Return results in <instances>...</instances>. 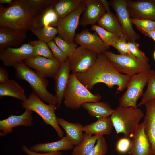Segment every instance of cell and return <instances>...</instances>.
Listing matches in <instances>:
<instances>
[{
  "instance_id": "30bf717a",
  "label": "cell",
  "mask_w": 155,
  "mask_h": 155,
  "mask_svg": "<svg viewBox=\"0 0 155 155\" xmlns=\"http://www.w3.org/2000/svg\"><path fill=\"white\" fill-rule=\"evenodd\" d=\"M98 54L87 49L80 46L68 57L71 71L74 74L84 72L96 61Z\"/></svg>"
},
{
  "instance_id": "7402d4cb",
  "label": "cell",
  "mask_w": 155,
  "mask_h": 155,
  "mask_svg": "<svg viewBox=\"0 0 155 155\" xmlns=\"http://www.w3.org/2000/svg\"><path fill=\"white\" fill-rule=\"evenodd\" d=\"M106 10L97 22V25L106 30L120 36L123 34L121 26L117 16L110 10L109 3L106 0H101Z\"/></svg>"
},
{
  "instance_id": "277c9868",
  "label": "cell",
  "mask_w": 155,
  "mask_h": 155,
  "mask_svg": "<svg viewBox=\"0 0 155 155\" xmlns=\"http://www.w3.org/2000/svg\"><path fill=\"white\" fill-rule=\"evenodd\" d=\"M14 67L17 78L28 82L33 92L42 101L49 104L57 105V98L55 95L48 90V81L46 78L40 76L23 61L16 64Z\"/></svg>"
},
{
  "instance_id": "7dc6e473",
  "label": "cell",
  "mask_w": 155,
  "mask_h": 155,
  "mask_svg": "<svg viewBox=\"0 0 155 155\" xmlns=\"http://www.w3.org/2000/svg\"><path fill=\"white\" fill-rule=\"evenodd\" d=\"M153 57L154 59L155 60V50L154 51V53H153Z\"/></svg>"
},
{
  "instance_id": "f35d334b",
  "label": "cell",
  "mask_w": 155,
  "mask_h": 155,
  "mask_svg": "<svg viewBox=\"0 0 155 155\" xmlns=\"http://www.w3.org/2000/svg\"><path fill=\"white\" fill-rule=\"evenodd\" d=\"M128 49L130 53L136 58L144 61H148L149 59L146 56L145 53L139 49L140 44L135 41L127 42Z\"/></svg>"
},
{
  "instance_id": "d6a6232c",
  "label": "cell",
  "mask_w": 155,
  "mask_h": 155,
  "mask_svg": "<svg viewBox=\"0 0 155 155\" xmlns=\"http://www.w3.org/2000/svg\"><path fill=\"white\" fill-rule=\"evenodd\" d=\"M154 98H155V71L151 69L148 73L147 89L142 95L140 102L137 105V107L144 105L147 102Z\"/></svg>"
},
{
  "instance_id": "cb8c5ba5",
  "label": "cell",
  "mask_w": 155,
  "mask_h": 155,
  "mask_svg": "<svg viewBox=\"0 0 155 155\" xmlns=\"http://www.w3.org/2000/svg\"><path fill=\"white\" fill-rule=\"evenodd\" d=\"M74 146L65 135L58 141L51 142L38 143L31 146L30 149L37 152L48 153L71 150L73 149Z\"/></svg>"
},
{
  "instance_id": "60d3db41",
  "label": "cell",
  "mask_w": 155,
  "mask_h": 155,
  "mask_svg": "<svg viewBox=\"0 0 155 155\" xmlns=\"http://www.w3.org/2000/svg\"><path fill=\"white\" fill-rule=\"evenodd\" d=\"M54 58L61 63L64 62L68 58L66 54L57 46L53 40L47 43Z\"/></svg>"
},
{
  "instance_id": "d6986e66",
  "label": "cell",
  "mask_w": 155,
  "mask_h": 155,
  "mask_svg": "<svg viewBox=\"0 0 155 155\" xmlns=\"http://www.w3.org/2000/svg\"><path fill=\"white\" fill-rule=\"evenodd\" d=\"M149 143L142 122L140 124L131 140L129 155H149Z\"/></svg>"
},
{
  "instance_id": "8d00e7d4",
  "label": "cell",
  "mask_w": 155,
  "mask_h": 155,
  "mask_svg": "<svg viewBox=\"0 0 155 155\" xmlns=\"http://www.w3.org/2000/svg\"><path fill=\"white\" fill-rule=\"evenodd\" d=\"M53 40L57 46L64 52L68 57L70 56L77 48L78 44L68 42L59 36H56Z\"/></svg>"
},
{
  "instance_id": "d4e9b609",
  "label": "cell",
  "mask_w": 155,
  "mask_h": 155,
  "mask_svg": "<svg viewBox=\"0 0 155 155\" xmlns=\"http://www.w3.org/2000/svg\"><path fill=\"white\" fill-rule=\"evenodd\" d=\"M57 121L65 132L66 135L74 145L79 144L82 141L84 126L78 123H71L61 118H57Z\"/></svg>"
},
{
  "instance_id": "f6af8a7d",
  "label": "cell",
  "mask_w": 155,
  "mask_h": 155,
  "mask_svg": "<svg viewBox=\"0 0 155 155\" xmlns=\"http://www.w3.org/2000/svg\"><path fill=\"white\" fill-rule=\"evenodd\" d=\"M136 27L142 34L152 38L155 42V31H148L138 26Z\"/></svg>"
},
{
  "instance_id": "4fadbf2b",
  "label": "cell",
  "mask_w": 155,
  "mask_h": 155,
  "mask_svg": "<svg viewBox=\"0 0 155 155\" xmlns=\"http://www.w3.org/2000/svg\"><path fill=\"white\" fill-rule=\"evenodd\" d=\"M24 63L34 69L40 76L44 78H54L58 71L61 63L54 59L36 56L25 59Z\"/></svg>"
},
{
  "instance_id": "44dd1931",
  "label": "cell",
  "mask_w": 155,
  "mask_h": 155,
  "mask_svg": "<svg viewBox=\"0 0 155 155\" xmlns=\"http://www.w3.org/2000/svg\"><path fill=\"white\" fill-rule=\"evenodd\" d=\"M26 34L11 28L0 27V51L9 47L20 46L27 38Z\"/></svg>"
},
{
  "instance_id": "8fae6325",
  "label": "cell",
  "mask_w": 155,
  "mask_h": 155,
  "mask_svg": "<svg viewBox=\"0 0 155 155\" xmlns=\"http://www.w3.org/2000/svg\"><path fill=\"white\" fill-rule=\"evenodd\" d=\"M110 4L115 11L127 42L135 41L140 36L133 29L127 9L126 0H112Z\"/></svg>"
},
{
  "instance_id": "603a6c76",
  "label": "cell",
  "mask_w": 155,
  "mask_h": 155,
  "mask_svg": "<svg viewBox=\"0 0 155 155\" xmlns=\"http://www.w3.org/2000/svg\"><path fill=\"white\" fill-rule=\"evenodd\" d=\"M53 3L33 18L32 28L57 27L60 18L53 8Z\"/></svg>"
},
{
  "instance_id": "e0dca14e",
  "label": "cell",
  "mask_w": 155,
  "mask_h": 155,
  "mask_svg": "<svg viewBox=\"0 0 155 155\" xmlns=\"http://www.w3.org/2000/svg\"><path fill=\"white\" fill-rule=\"evenodd\" d=\"M85 1L86 7L79 22V24L83 27L95 24L106 11L101 0Z\"/></svg>"
},
{
  "instance_id": "e575fe53",
  "label": "cell",
  "mask_w": 155,
  "mask_h": 155,
  "mask_svg": "<svg viewBox=\"0 0 155 155\" xmlns=\"http://www.w3.org/2000/svg\"><path fill=\"white\" fill-rule=\"evenodd\" d=\"M54 0H26L29 9L33 18L44 9L52 4Z\"/></svg>"
},
{
  "instance_id": "484cf974",
  "label": "cell",
  "mask_w": 155,
  "mask_h": 155,
  "mask_svg": "<svg viewBox=\"0 0 155 155\" xmlns=\"http://www.w3.org/2000/svg\"><path fill=\"white\" fill-rule=\"evenodd\" d=\"M113 127L109 116L98 119L96 121L84 126L83 131L91 135L101 136L109 135Z\"/></svg>"
},
{
  "instance_id": "d590c367",
  "label": "cell",
  "mask_w": 155,
  "mask_h": 155,
  "mask_svg": "<svg viewBox=\"0 0 155 155\" xmlns=\"http://www.w3.org/2000/svg\"><path fill=\"white\" fill-rule=\"evenodd\" d=\"M108 151L106 139L102 136L98 139L94 146L85 155H106Z\"/></svg>"
},
{
  "instance_id": "5bb4252c",
  "label": "cell",
  "mask_w": 155,
  "mask_h": 155,
  "mask_svg": "<svg viewBox=\"0 0 155 155\" xmlns=\"http://www.w3.org/2000/svg\"><path fill=\"white\" fill-rule=\"evenodd\" d=\"M130 18L155 21V0H126Z\"/></svg>"
},
{
  "instance_id": "52a82bcc",
  "label": "cell",
  "mask_w": 155,
  "mask_h": 155,
  "mask_svg": "<svg viewBox=\"0 0 155 155\" xmlns=\"http://www.w3.org/2000/svg\"><path fill=\"white\" fill-rule=\"evenodd\" d=\"M103 53L119 72L130 77L142 73L149 72L151 69L148 61L133 55L117 54L108 51Z\"/></svg>"
},
{
  "instance_id": "9c48e42d",
  "label": "cell",
  "mask_w": 155,
  "mask_h": 155,
  "mask_svg": "<svg viewBox=\"0 0 155 155\" xmlns=\"http://www.w3.org/2000/svg\"><path fill=\"white\" fill-rule=\"evenodd\" d=\"M86 7L85 0H82L75 11L59 19L57 27L59 37L68 42H73L76 30L79 24L80 17Z\"/></svg>"
},
{
  "instance_id": "1f68e13d",
  "label": "cell",
  "mask_w": 155,
  "mask_h": 155,
  "mask_svg": "<svg viewBox=\"0 0 155 155\" xmlns=\"http://www.w3.org/2000/svg\"><path fill=\"white\" fill-rule=\"evenodd\" d=\"M91 30L97 33L108 49L109 46L119 40L120 36L108 31L97 25L92 26Z\"/></svg>"
},
{
  "instance_id": "f546056e",
  "label": "cell",
  "mask_w": 155,
  "mask_h": 155,
  "mask_svg": "<svg viewBox=\"0 0 155 155\" xmlns=\"http://www.w3.org/2000/svg\"><path fill=\"white\" fill-rule=\"evenodd\" d=\"M100 136L91 135L84 132L82 141L74 147L71 155H85L94 146L97 140Z\"/></svg>"
},
{
  "instance_id": "ee69618b",
  "label": "cell",
  "mask_w": 155,
  "mask_h": 155,
  "mask_svg": "<svg viewBox=\"0 0 155 155\" xmlns=\"http://www.w3.org/2000/svg\"><path fill=\"white\" fill-rule=\"evenodd\" d=\"M9 79L7 71L3 67H0V84L7 82Z\"/></svg>"
},
{
  "instance_id": "ba28073f",
  "label": "cell",
  "mask_w": 155,
  "mask_h": 155,
  "mask_svg": "<svg viewBox=\"0 0 155 155\" xmlns=\"http://www.w3.org/2000/svg\"><path fill=\"white\" fill-rule=\"evenodd\" d=\"M148 73H142L130 77L126 91L119 99V106L137 107V102L143 94L144 88L148 81Z\"/></svg>"
},
{
  "instance_id": "9a60e30c",
  "label": "cell",
  "mask_w": 155,
  "mask_h": 155,
  "mask_svg": "<svg viewBox=\"0 0 155 155\" xmlns=\"http://www.w3.org/2000/svg\"><path fill=\"white\" fill-rule=\"evenodd\" d=\"M32 111L25 109L21 115H17L11 114L6 119L0 121V135L4 136L11 133L14 128L20 126L30 127L32 126L33 118L32 117Z\"/></svg>"
},
{
  "instance_id": "8992f818",
  "label": "cell",
  "mask_w": 155,
  "mask_h": 155,
  "mask_svg": "<svg viewBox=\"0 0 155 155\" xmlns=\"http://www.w3.org/2000/svg\"><path fill=\"white\" fill-rule=\"evenodd\" d=\"M21 107L37 113L41 117L45 124L52 127L56 131L58 136L61 138L64 136V133L57 121L55 110L56 105L47 104L33 92L30 93L27 99L21 103Z\"/></svg>"
},
{
  "instance_id": "7bdbcfd3",
  "label": "cell",
  "mask_w": 155,
  "mask_h": 155,
  "mask_svg": "<svg viewBox=\"0 0 155 155\" xmlns=\"http://www.w3.org/2000/svg\"><path fill=\"white\" fill-rule=\"evenodd\" d=\"M22 149L28 155H58L59 152L39 153L38 152L32 150L30 148H29L27 146L25 145L22 146Z\"/></svg>"
},
{
  "instance_id": "3957f363",
  "label": "cell",
  "mask_w": 155,
  "mask_h": 155,
  "mask_svg": "<svg viewBox=\"0 0 155 155\" xmlns=\"http://www.w3.org/2000/svg\"><path fill=\"white\" fill-rule=\"evenodd\" d=\"M144 115L137 108L119 106L113 111L110 118L117 135L124 134V137H133L140 125L139 122Z\"/></svg>"
},
{
  "instance_id": "ab89813d",
  "label": "cell",
  "mask_w": 155,
  "mask_h": 155,
  "mask_svg": "<svg viewBox=\"0 0 155 155\" xmlns=\"http://www.w3.org/2000/svg\"><path fill=\"white\" fill-rule=\"evenodd\" d=\"M132 24L148 31H155V21L131 18Z\"/></svg>"
},
{
  "instance_id": "7a4b0ae2",
  "label": "cell",
  "mask_w": 155,
  "mask_h": 155,
  "mask_svg": "<svg viewBox=\"0 0 155 155\" xmlns=\"http://www.w3.org/2000/svg\"><path fill=\"white\" fill-rule=\"evenodd\" d=\"M33 17L26 0H14L8 7L0 6V27H7L26 33L32 28Z\"/></svg>"
},
{
  "instance_id": "4dcf8cb0",
  "label": "cell",
  "mask_w": 155,
  "mask_h": 155,
  "mask_svg": "<svg viewBox=\"0 0 155 155\" xmlns=\"http://www.w3.org/2000/svg\"><path fill=\"white\" fill-rule=\"evenodd\" d=\"M31 31L39 39L47 43L53 40L58 34L57 28L52 26L32 28Z\"/></svg>"
},
{
  "instance_id": "74e56055",
  "label": "cell",
  "mask_w": 155,
  "mask_h": 155,
  "mask_svg": "<svg viewBox=\"0 0 155 155\" xmlns=\"http://www.w3.org/2000/svg\"><path fill=\"white\" fill-rule=\"evenodd\" d=\"M131 141L130 138L125 137L119 139L116 144V151L121 154L128 153L130 150Z\"/></svg>"
},
{
  "instance_id": "6da1fadb",
  "label": "cell",
  "mask_w": 155,
  "mask_h": 155,
  "mask_svg": "<svg viewBox=\"0 0 155 155\" xmlns=\"http://www.w3.org/2000/svg\"><path fill=\"white\" fill-rule=\"evenodd\" d=\"M75 74L90 91L95 84L101 83L109 88L117 86V90L121 92L126 88L131 77L119 72L104 53L98 55L96 61L87 71Z\"/></svg>"
},
{
  "instance_id": "c3c4849f",
  "label": "cell",
  "mask_w": 155,
  "mask_h": 155,
  "mask_svg": "<svg viewBox=\"0 0 155 155\" xmlns=\"http://www.w3.org/2000/svg\"><path fill=\"white\" fill-rule=\"evenodd\" d=\"M58 155H63L62 153L61 152H59Z\"/></svg>"
},
{
  "instance_id": "ffe728a7",
  "label": "cell",
  "mask_w": 155,
  "mask_h": 155,
  "mask_svg": "<svg viewBox=\"0 0 155 155\" xmlns=\"http://www.w3.org/2000/svg\"><path fill=\"white\" fill-rule=\"evenodd\" d=\"M71 71L68 57L61 63L57 73L53 78L55 81V95L57 100V108L60 106L63 99L65 90L69 80Z\"/></svg>"
},
{
  "instance_id": "bcb514c9",
  "label": "cell",
  "mask_w": 155,
  "mask_h": 155,
  "mask_svg": "<svg viewBox=\"0 0 155 155\" xmlns=\"http://www.w3.org/2000/svg\"><path fill=\"white\" fill-rule=\"evenodd\" d=\"M13 0H0V3L8 4L9 5H10L13 3Z\"/></svg>"
},
{
  "instance_id": "ac0fdd59",
  "label": "cell",
  "mask_w": 155,
  "mask_h": 155,
  "mask_svg": "<svg viewBox=\"0 0 155 155\" xmlns=\"http://www.w3.org/2000/svg\"><path fill=\"white\" fill-rule=\"evenodd\" d=\"M145 114L143 122L150 147L149 155H155V98L144 104Z\"/></svg>"
},
{
  "instance_id": "5b68a950",
  "label": "cell",
  "mask_w": 155,
  "mask_h": 155,
  "mask_svg": "<svg viewBox=\"0 0 155 155\" xmlns=\"http://www.w3.org/2000/svg\"><path fill=\"white\" fill-rule=\"evenodd\" d=\"M63 102L67 108L78 109L84 103L99 102L101 96L91 93L77 79L75 74H70L63 96Z\"/></svg>"
},
{
  "instance_id": "b9f144b4",
  "label": "cell",
  "mask_w": 155,
  "mask_h": 155,
  "mask_svg": "<svg viewBox=\"0 0 155 155\" xmlns=\"http://www.w3.org/2000/svg\"><path fill=\"white\" fill-rule=\"evenodd\" d=\"M127 42L126 38L122 34L120 36L118 41L113 44L111 46L116 49L120 54L133 55L128 49Z\"/></svg>"
},
{
  "instance_id": "836d02e7",
  "label": "cell",
  "mask_w": 155,
  "mask_h": 155,
  "mask_svg": "<svg viewBox=\"0 0 155 155\" xmlns=\"http://www.w3.org/2000/svg\"><path fill=\"white\" fill-rule=\"evenodd\" d=\"M33 47L35 57L41 56L49 59L54 58L52 52L47 43L38 40L29 42Z\"/></svg>"
},
{
  "instance_id": "4316f807",
  "label": "cell",
  "mask_w": 155,
  "mask_h": 155,
  "mask_svg": "<svg viewBox=\"0 0 155 155\" xmlns=\"http://www.w3.org/2000/svg\"><path fill=\"white\" fill-rule=\"evenodd\" d=\"M10 96L24 101L26 97L24 89L16 81L9 79L7 82L0 84V98Z\"/></svg>"
},
{
  "instance_id": "f1b7e54d",
  "label": "cell",
  "mask_w": 155,
  "mask_h": 155,
  "mask_svg": "<svg viewBox=\"0 0 155 155\" xmlns=\"http://www.w3.org/2000/svg\"><path fill=\"white\" fill-rule=\"evenodd\" d=\"M82 0H55L53 8L59 18H63L75 11Z\"/></svg>"
},
{
  "instance_id": "7c38bea8",
  "label": "cell",
  "mask_w": 155,
  "mask_h": 155,
  "mask_svg": "<svg viewBox=\"0 0 155 155\" xmlns=\"http://www.w3.org/2000/svg\"><path fill=\"white\" fill-rule=\"evenodd\" d=\"M34 57V48L29 43L19 47H9L0 51V59L7 67H14L23 60Z\"/></svg>"
},
{
  "instance_id": "83f0119b",
  "label": "cell",
  "mask_w": 155,
  "mask_h": 155,
  "mask_svg": "<svg viewBox=\"0 0 155 155\" xmlns=\"http://www.w3.org/2000/svg\"><path fill=\"white\" fill-rule=\"evenodd\" d=\"M81 106L90 116L98 119L110 116L114 110L108 103L104 102H86Z\"/></svg>"
},
{
  "instance_id": "2e32d148",
  "label": "cell",
  "mask_w": 155,
  "mask_h": 155,
  "mask_svg": "<svg viewBox=\"0 0 155 155\" xmlns=\"http://www.w3.org/2000/svg\"><path fill=\"white\" fill-rule=\"evenodd\" d=\"M74 40L80 46L89 49L98 55L103 53L108 49L96 32L91 33L84 29L76 34Z\"/></svg>"
}]
</instances>
